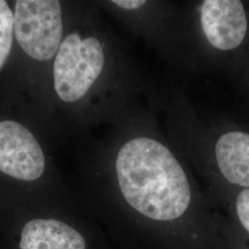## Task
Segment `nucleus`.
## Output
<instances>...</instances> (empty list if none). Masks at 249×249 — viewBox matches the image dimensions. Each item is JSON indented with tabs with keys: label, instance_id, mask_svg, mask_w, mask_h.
Listing matches in <instances>:
<instances>
[{
	"label": "nucleus",
	"instance_id": "1",
	"mask_svg": "<svg viewBox=\"0 0 249 249\" xmlns=\"http://www.w3.org/2000/svg\"><path fill=\"white\" fill-rule=\"evenodd\" d=\"M117 183L124 200L144 217L158 222L187 213L192 191L185 170L169 149L150 137H136L120 148Z\"/></svg>",
	"mask_w": 249,
	"mask_h": 249
},
{
	"label": "nucleus",
	"instance_id": "2",
	"mask_svg": "<svg viewBox=\"0 0 249 249\" xmlns=\"http://www.w3.org/2000/svg\"><path fill=\"white\" fill-rule=\"evenodd\" d=\"M105 67V51L97 38L73 33L61 43L53 63V86L59 98L73 103L82 98Z\"/></svg>",
	"mask_w": 249,
	"mask_h": 249
},
{
	"label": "nucleus",
	"instance_id": "3",
	"mask_svg": "<svg viewBox=\"0 0 249 249\" xmlns=\"http://www.w3.org/2000/svg\"><path fill=\"white\" fill-rule=\"evenodd\" d=\"M14 32L18 45L36 60L45 61L57 53L63 35L60 3L55 0H18Z\"/></svg>",
	"mask_w": 249,
	"mask_h": 249
},
{
	"label": "nucleus",
	"instance_id": "4",
	"mask_svg": "<svg viewBox=\"0 0 249 249\" xmlns=\"http://www.w3.org/2000/svg\"><path fill=\"white\" fill-rule=\"evenodd\" d=\"M45 155L34 135L15 121H0V171L10 178L34 181L45 171Z\"/></svg>",
	"mask_w": 249,
	"mask_h": 249
},
{
	"label": "nucleus",
	"instance_id": "5",
	"mask_svg": "<svg viewBox=\"0 0 249 249\" xmlns=\"http://www.w3.org/2000/svg\"><path fill=\"white\" fill-rule=\"evenodd\" d=\"M199 14L203 35L214 48L232 50L244 41L248 18L241 1L206 0L201 2Z\"/></svg>",
	"mask_w": 249,
	"mask_h": 249
},
{
	"label": "nucleus",
	"instance_id": "6",
	"mask_svg": "<svg viewBox=\"0 0 249 249\" xmlns=\"http://www.w3.org/2000/svg\"><path fill=\"white\" fill-rule=\"evenodd\" d=\"M20 249H86V241L70 224L54 219H34L23 226Z\"/></svg>",
	"mask_w": 249,
	"mask_h": 249
},
{
	"label": "nucleus",
	"instance_id": "7",
	"mask_svg": "<svg viewBox=\"0 0 249 249\" xmlns=\"http://www.w3.org/2000/svg\"><path fill=\"white\" fill-rule=\"evenodd\" d=\"M215 157L223 178L249 188V134L230 131L222 135L215 145Z\"/></svg>",
	"mask_w": 249,
	"mask_h": 249
},
{
	"label": "nucleus",
	"instance_id": "8",
	"mask_svg": "<svg viewBox=\"0 0 249 249\" xmlns=\"http://www.w3.org/2000/svg\"><path fill=\"white\" fill-rule=\"evenodd\" d=\"M14 30V15L8 3L0 0V69L9 56Z\"/></svg>",
	"mask_w": 249,
	"mask_h": 249
},
{
	"label": "nucleus",
	"instance_id": "9",
	"mask_svg": "<svg viewBox=\"0 0 249 249\" xmlns=\"http://www.w3.org/2000/svg\"><path fill=\"white\" fill-rule=\"evenodd\" d=\"M236 213L241 224L249 232V188L244 189L237 196Z\"/></svg>",
	"mask_w": 249,
	"mask_h": 249
},
{
	"label": "nucleus",
	"instance_id": "10",
	"mask_svg": "<svg viewBox=\"0 0 249 249\" xmlns=\"http://www.w3.org/2000/svg\"><path fill=\"white\" fill-rule=\"evenodd\" d=\"M113 3L121 9L136 10L142 8L147 2L143 0H115Z\"/></svg>",
	"mask_w": 249,
	"mask_h": 249
}]
</instances>
